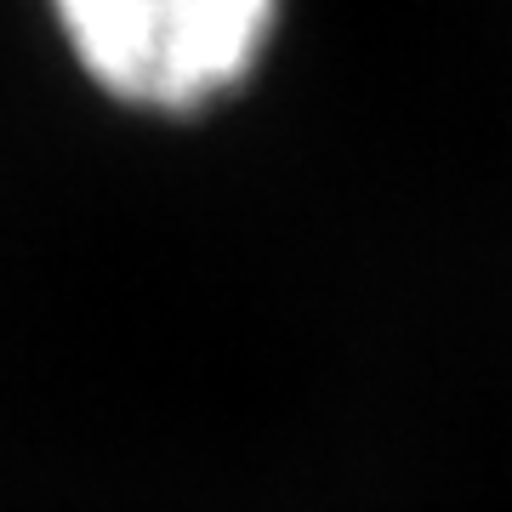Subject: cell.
I'll return each mask as SVG.
<instances>
[{
	"label": "cell",
	"mask_w": 512,
	"mask_h": 512,
	"mask_svg": "<svg viewBox=\"0 0 512 512\" xmlns=\"http://www.w3.org/2000/svg\"><path fill=\"white\" fill-rule=\"evenodd\" d=\"M40 18L103 109L205 126L274 69L291 0H40Z\"/></svg>",
	"instance_id": "obj_1"
}]
</instances>
